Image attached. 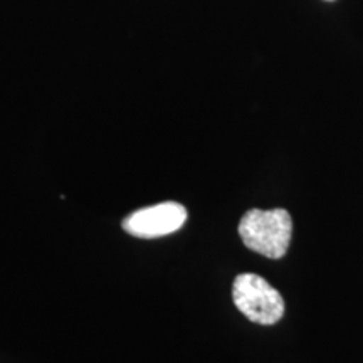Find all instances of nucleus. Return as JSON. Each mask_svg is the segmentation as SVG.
Segmentation results:
<instances>
[{"label":"nucleus","mask_w":363,"mask_h":363,"mask_svg":"<svg viewBox=\"0 0 363 363\" xmlns=\"http://www.w3.org/2000/svg\"><path fill=\"white\" fill-rule=\"evenodd\" d=\"M233 299L238 310L257 325H274L284 315V299L264 278L244 272L233 286Z\"/></svg>","instance_id":"f03ea898"},{"label":"nucleus","mask_w":363,"mask_h":363,"mask_svg":"<svg viewBox=\"0 0 363 363\" xmlns=\"http://www.w3.org/2000/svg\"><path fill=\"white\" fill-rule=\"evenodd\" d=\"M187 220V208L177 202L145 207L123 220L126 233L140 239H155L179 230Z\"/></svg>","instance_id":"7ed1b4c3"},{"label":"nucleus","mask_w":363,"mask_h":363,"mask_svg":"<svg viewBox=\"0 0 363 363\" xmlns=\"http://www.w3.org/2000/svg\"><path fill=\"white\" fill-rule=\"evenodd\" d=\"M239 235L244 246L251 251L269 259H281L291 244V216L284 208H252L240 219Z\"/></svg>","instance_id":"f257e3e1"},{"label":"nucleus","mask_w":363,"mask_h":363,"mask_svg":"<svg viewBox=\"0 0 363 363\" xmlns=\"http://www.w3.org/2000/svg\"><path fill=\"white\" fill-rule=\"evenodd\" d=\"M326 2H333V0H326Z\"/></svg>","instance_id":"20e7f679"}]
</instances>
